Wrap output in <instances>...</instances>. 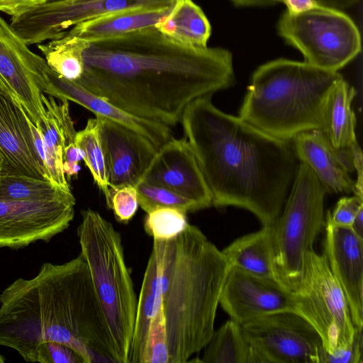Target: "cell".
<instances>
[{
  "label": "cell",
  "instance_id": "1",
  "mask_svg": "<svg viewBox=\"0 0 363 363\" xmlns=\"http://www.w3.org/2000/svg\"><path fill=\"white\" fill-rule=\"evenodd\" d=\"M73 38L84 65L75 82L130 115L169 127L192 101L235 83L228 50L185 46L155 27L91 42Z\"/></svg>",
  "mask_w": 363,
  "mask_h": 363
},
{
  "label": "cell",
  "instance_id": "2",
  "mask_svg": "<svg viewBox=\"0 0 363 363\" xmlns=\"http://www.w3.org/2000/svg\"><path fill=\"white\" fill-rule=\"evenodd\" d=\"M211 96L184 110L180 123L216 207L235 206L271 225L298 167L291 141L273 138L216 107Z\"/></svg>",
  "mask_w": 363,
  "mask_h": 363
},
{
  "label": "cell",
  "instance_id": "3",
  "mask_svg": "<svg viewBox=\"0 0 363 363\" xmlns=\"http://www.w3.org/2000/svg\"><path fill=\"white\" fill-rule=\"evenodd\" d=\"M73 348L85 363L117 362L113 340L89 267L80 254L44 263L33 278H19L0 294V346L30 362L42 342Z\"/></svg>",
  "mask_w": 363,
  "mask_h": 363
},
{
  "label": "cell",
  "instance_id": "4",
  "mask_svg": "<svg viewBox=\"0 0 363 363\" xmlns=\"http://www.w3.org/2000/svg\"><path fill=\"white\" fill-rule=\"evenodd\" d=\"M169 363H184L214 332L220 296L231 265L196 226L169 240H153Z\"/></svg>",
  "mask_w": 363,
  "mask_h": 363
},
{
  "label": "cell",
  "instance_id": "5",
  "mask_svg": "<svg viewBox=\"0 0 363 363\" xmlns=\"http://www.w3.org/2000/svg\"><path fill=\"white\" fill-rule=\"evenodd\" d=\"M338 72L306 62L278 58L259 66L239 110V117L277 139L291 141L298 134L320 130L323 109Z\"/></svg>",
  "mask_w": 363,
  "mask_h": 363
},
{
  "label": "cell",
  "instance_id": "6",
  "mask_svg": "<svg viewBox=\"0 0 363 363\" xmlns=\"http://www.w3.org/2000/svg\"><path fill=\"white\" fill-rule=\"evenodd\" d=\"M77 228L86 261L103 308L118 363H128L138 299L125 264L122 239L112 223L91 208Z\"/></svg>",
  "mask_w": 363,
  "mask_h": 363
},
{
  "label": "cell",
  "instance_id": "7",
  "mask_svg": "<svg viewBox=\"0 0 363 363\" xmlns=\"http://www.w3.org/2000/svg\"><path fill=\"white\" fill-rule=\"evenodd\" d=\"M326 194L311 169L300 162L283 212L271 225L279 280L294 292L301 281L303 257L325 225Z\"/></svg>",
  "mask_w": 363,
  "mask_h": 363
},
{
  "label": "cell",
  "instance_id": "8",
  "mask_svg": "<svg viewBox=\"0 0 363 363\" xmlns=\"http://www.w3.org/2000/svg\"><path fill=\"white\" fill-rule=\"evenodd\" d=\"M277 31L303 55L304 62L328 71L338 72L361 52L360 33L352 18L323 5L296 13L285 11Z\"/></svg>",
  "mask_w": 363,
  "mask_h": 363
},
{
  "label": "cell",
  "instance_id": "9",
  "mask_svg": "<svg viewBox=\"0 0 363 363\" xmlns=\"http://www.w3.org/2000/svg\"><path fill=\"white\" fill-rule=\"evenodd\" d=\"M295 293L301 315L318 331L328 353L352 342L357 328L324 254L316 253L313 248L306 253L301 281Z\"/></svg>",
  "mask_w": 363,
  "mask_h": 363
},
{
  "label": "cell",
  "instance_id": "10",
  "mask_svg": "<svg viewBox=\"0 0 363 363\" xmlns=\"http://www.w3.org/2000/svg\"><path fill=\"white\" fill-rule=\"evenodd\" d=\"M255 363H322L325 350L315 328L302 315L281 311L240 325Z\"/></svg>",
  "mask_w": 363,
  "mask_h": 363
},
{
  "label": "cell",
  "instance_id": "11",
  "mask_svg": "<svg viewBox=\"0 0 363 363\" xmlns=\"http://www.w3.org/2000/svg\"><path fill=\"white\" fill-rule=\"evenodd\" d=\"M174 0H62L46 2L14 18L10 26L27 45L57 40L81 23L134 9L170 8Z\"/></svg>",
  "mask_w": 363,
  "mask_h": 363
},
{
  "label": "cell",
  "instance_id": "12",
  "mask_svg": "<svg viewBox=\"0 0 363 363\" xmlns=\"http://www.w3.org/2000/svg\"><path fill=\"white\" fill-rule=\"evenodd\" d=\"M75 203V199H0V248L19 249L38 240L48 242L69 227Z\"/></svg>",
  "mask_w": 363,
  "mask_h": 363
},
{
  "label": "cell",
  "instance_id": "13",
  "mask_svg": "<svg viewBox=\"0 0 363 363\" xmlns=\"http://www.w3.org/2000/svg\"><path fill=\"white\" fill-rule=\"evenodd\" d=\"M45 60L30 51L0 15V80L19 101L39 128L45 120L42 100Z\"/></svg>",
  "mask_w": 363,
  "mask_h": 363
},
{
  "label": "cell",
  "instance_id": "14",
  "mask_svg": "<svg viewBox=\"0 0 363 363\" xmlns=\"http://www.w3.org/2000/svg\"><path fill=\"white\" fill-rule=\"evenodd\" d=\"M219 304L240 325L253 318L281 311L301 315L297 294L280 282L231 267Z\"/></svg>",
  "mask_w": 363,
  "mask_h": 363
},
{
  "label": "cell",
  "instance_id": "15",
  "mask_svg": "<svg viewBox=\"0 0 363 363\" xmlns=\"http://www.w3.org/2000/svg\"><path fill=\"white\" fill-rule=\"evenodd\" d=\"M109 189L135 186L143 179L157 148L147 138L128 126L96 117Z\"/></svg>",
  "mask_w": 363,
  "mask_h": 363
},
{
  "label": "cell",
  "instance_id": "16",
  "mask_svg": "<svg viewBox=\"0 0 363 363\" xmlns=\"http://www.w3.org/2000/svg\"><path fill=\"white\" fill-rule=\"evenodd\" d=\"M141 181L192 200L201 209L213 206L211 194L185 138H172L162 145Z\"/></svg>",
  "mask_w": 363,
  "mask_h": 363
},
{
  "label": "cell",
  "instance_id": "17",
  "mask_svg": "<svg viewBox=\"0 0 363 363\" xmlns=\"http://www.w3.org/2000/svg\"><path fill=\"white\" fill-rule=\"evenodd\" d=\"M324 255L348 304L352 322L363 328V239L325 215Z\"/></svg>",
  "mask_w": 363,
  "mask_h": 363
},
{
  "label": "cell",
  "instance_id": "18",
  "mask_svg": "<svg viewBox=\"0 0 363 363\" xmlns=\"http://www.w3.org/2000/svg\"><path fill=\"white\" fill-rule=\"evenodd\" d=\"M30 122L23 106L0 80V151L4 158L2 174L48 180L36 152Z\"/></svg>",
  "mask_w": 363,
  "mask_h": 363
},
{
  "label": "cell",
  "instance_id": "19",
  "mask_svg": "<svg viewBox=\"0 0 363 363\" xmlns=\"http://www.w3.org/2000/svg\"><path fill=\"white\" fill-rule=\"evenodd\" d=\"M43 93L59 100L77 103L94 113L96 117L106 118L123 124L147 138L157 149L172 138L169 126L123 111L78 83L62 77L46 62L43 66Z\"/></svg>",
  "mask_w": 363,
  "mask_h": 363
},
{
  "label": "cell",
  "instance_id": "20",
  "mask_svg": "<svg viewBox=\"0 0 363 363\" xmlns=\"http://www.w3.org/2000/svg\"><path fill=\"white\" fill-rule=\"evenodd\" d=\"M291 143L296 159L311 169L327 193H354L352 150L335 148L320 130L301 133Z\"/></svg>",
  "mask_w": 363,
  "mask_h": 363
},
{
  "label": "cell",
  "instance_id": "21",
  "mask_svg": "<svg viewBox=\"0 0 363 363\" xmlns=\"http://www.w3.org/2000/svg\"><path fill=\"white\" fill-rule=\"evenodd\" d=\"M45 109V120L38 128L43 136L46 150V167L50 180L65 191H71L63 169L64 150L77 145V131L69 113L67 100L57 103L54 97L42 95Z\"/></svg>",
  "mask_w": 363,
  "mask_h": 363
},
{
  "label": "cell",
  "instance_id": "22",
  "mask_svg": "<svg viewBox=\"0 0 363 363\" xmlns=\"http://www.w3.org/2000/svg\"><path fill=\"white\" fill-rule=\"evenodd\" d=\"M171 7L126 10L111 13L77 24L66 34L88 42L119 37L155 27Z\"/></svg>",
  "mask_w": 363,
  "mask_h": 363
},
{
  "label": "cell",
  "instance_id": "23",
  "mask_svg": "<svg viewBox=\"0 0 363 363\" xmlns=\"http://www.w3.org/2000/svg\"><path fill=\"white\" fill-rule=\"evenodd\" d=\"M355 93L354 88L342 79L330 91L325 104L320 130L338 150H352L358 145L352 108Z\"/></svg>",
  "mask_w": 363,
  "mask_h": 363
},
{
  "label": "cell",
  "instance_id": "24",
  "mask_svg": "<svg viewBox=\"0 0 363 363\" xmlns=\"http://www.w3.org/2000/svg\"><path fill=\"white\" fill-rule=\"evenodd\" d=\"M222 252L231 267L280 282L274 263L271 225L236 239Z\"/></svg>",
  "mask_w": 363,
  "mask_h": 363
},
{
  "label": "cell",
  "instance_id": "25",
  "mask_svg": "<svg viewBox=\"0 0 363 363\" xmlns=\"http://www.w3.org/2000/svg\"><path fill=\"white\" fill-rule=\"evenodd\" d=\"M155 28L174 42L196 48L207 47L211 35L208 19L192 0H174L169 13Z\"/></svg>",
  "mask_w": 363,
  "mask_h": 363
},
{
  "label": "cell",
  "instance_id": "26",
  "mask_svg": "<svg viewBox=\"0 0 363 363\" xmlns=\"http://www.w3.org/2000/svg\"><path fill=\"white\" fill-rule=\"evenodd\" d=\"M160 310V298L157 265L155 256L151 253L138 300L128 363H140L150 322Z\"/></svg>",
  "mask_w": 363,
  "mask_h": 363
},
{
  "label": "cell",
  "instance_id": "27",
  "mask_svg": "<svg viewBox=\"0 0 363 363\" xmlns=\"http://www.w3.org/2000/svg\"><path fill=\"white\" fill-rule=\"evenodd\" d=\"M201 362L255 363L252 348L240 325L230 319L218 330H214L204 347Z\"/></svg>",
  "mask_w": 363,
  "mask_h": 363
},
{
  "label": "cell",
  "instance_id": "28",
  "mask_svg": "<svg viewBox=\"0 0 363 363\" xmlns=\"http://www.w3.org/2000/svg\"><path fill=\"white\" fill-rule=\"evenodd\" d=\"M0 199L13 201H65L75 199L52 182L24 175L2 174L0 178Z\"/></svg>",
  "mask_w": 363,
  "mask_h": 363
},
{
  "label": "cell",
  "instance_id": "29",
  "mask_svg": "<svg viewBox=\"0 0 363 363\" xmlns=\"http://www.w3.org/2000/svg\"><path fill=\"white\" fill-rule=\"evenodd\" d=\"M75 143L81 151L82 160L89 168L94 182L104 194L108 205L109 185L96 117L89 118L84 128L77 132Z\"/></svg>",
  "mask_w": 363,
  "mask_h": 363
},
{
  "label": "cell",
  "instance_id": "30",
  "mask_svg": "<svg viewBox=\"0 0 363 363\" xmlns=\"http://www.w3.org/2000/svg\"><path fill=\"white\" fill-rule=\"evenodd\" d=\"M38 48L48 67L62 77L77 82L82 76L83 62L74 38L65 34L47 44H38Z\"/></svg>",
  "mask_w": 363,
  "mask_h": 363
},
{
  "label": "cell",
  "instance_id": "31",
  "mask_svg": "<svg viewBox=\"0 0 363 363\" xmlns=\"http://www.w3.org/2000/svg\"><path fill=\"white\" fill-rule=\"evenodd\" d=\"M135 188L138 205L146 213L159 208H174L186 213L201 210L195 201L164 187L140 181Z\"/></svg>",
  "mask_w": 363,
  "mask_h": 363
},
{
  "label": "cell",
  "instance_id": "32",
  "mask_svg": "<svg viewBox=\"0 0 363 363\" xmlns=\"http://www.w3.org/2000/svg\"><path fill=\"white\" fill-rule=\"evenodd\" d=\"M186 214V212L174 208H156L147 213L144 229L153 240H172L188 225Z\"/></svg>",
  "mask_w": 363,
  "mask_h": 363
},
{
  "label": "cell",
  "instance_id": "33",
  "mask_svg": "<svg viewBox=\"0 0 363 363\" xmlns=\"http://www.w3.org/2000/svg\"><path fill=\"white\" fill-rule=\"evenodd\" d=\"M140 363H169L165 324L161 310L150 322Z\"/></svg>",
  "mask_w": 363,
  "mask_h": 363
},
{
  "label": "cell",
  "instance_id": "34",
  "mask_svg": "<svg viewBox=\"0 0 363 363\" xmlns=\"http://www.w3.org/2000/svg\"><path fill=\"white\" fill-rule=\"evenodd\" d=\"M107 206L113 211L118 221H130L139 206L135 186L124 185L109 189V202Z\"/></svg>",
  "mask_w": 363,
  "mask_h": 363
},
{
  "label": "cell",
  "instance_id": "35",
  "mask_svg": "<svg viewBox=\"0 0 363 363\" xmlns=\"http://www.w3.org/2000/svg\"><path fill=\"white\" fill-rule=\"evenodd\" d=\"M29 362L85 363L80 354L73 348L55 341L40 343L32 354Z\"/></svg>",
  "mask_w": 363,
  "mask_h": 363
},
{
  "label": "cell",
  "instance_id": "36",
  "mask_svg": "<svg viewBox=\"0 0 363 363\" xmlns=\"http://www.w3.org/2000/svg\"><path fill=\"white\" fill-rule=\"evenodd\" d=\"M362 329L356 328L352 342L332 353L325 351L322 363H362Z\"/></svg>",
  "mask_w": 363,
  "mask_h": 363
},
{
  "label": "cell",
  "instance_id": "37",
  "mask_svg": "<svg viewBox=\"0 0 363 363\" xmlns=\"http://www.w3.org/2000/svg\"><path fill=\"white\" fill-rule=\"evenodd\" d=\"M363 208V199L354 195L343 197L336 204L333 213L330 212L331 222L337 226L350 228L358 211Z\"/></svg>",
  "mask_w": 363,
  "mask_h": 363
},
{
  "label": "cell",
  "instance_id": "38",
  "mask_svg": "<svg viewBox=\"0 0 363 363\" xmlns=\"http://www.w3.org/2000/svg\"><path fill=\"white\" fill-rule=\"evenodd\" d=\"M237 7H264L277 4L275 0H229ZM359 0H317L323 5L343 11L355 5Z\"/></svg>",
  "mask_w": 363,
  "mask_h": 363
},
{
  "label": "cell",
  "instance_id": "39",
  "mask_svg": "<svg viewBox=\"0 0 363 363\" xmlns=\"http://www.w3.org/2000/svg\"><path fill=\"white\" fill-rule=\"evenodd\" d=\"M48 2V0H0V11L17 18Z\"/></svg>",
  "mask_w": 363,
  "mask_h": 363
},
{
  "label": "cell",
  "instance_id": "40",
  "mask_svg": "<svg viewBox=\"0 0 363 363\" xmlns=\"http://www.w3.org/2000/svg\"><path fill=\"white\" fill-rule=\"evenodd\" d=\"M352 155L354 170H356L357 173V181L354 182V194L363 199V155L359 144L352 150Z\"/></svg>",
  "mask_w": 363,
  "mask_h": 363
},
{
  "label": "cell",
  "instance_id": "41",
  "mask_svg": "<svg viewBox=\"0 0 363 363\" xmlns=\"http://www.w3.org/2000/svg\"><path fill=\"white\" fill-rule=\"evenodd\" d=\"M276 3H282L289 13H296L320 5L317 0H275Z\"/></svg>",
  "mask_w": 363,
  "mask_h": 363
},
{
  "label": "cell",
  "instance_id": "42",
  "mask_svg": "<svg viewBox=\"0 0 363 363\" xmlns=\"http://www.w3.org/2000/svg\"><path fill=\"white\" fill-rule=\"evenodd\" d=\"M350 229L360 238L363 239V208H362L354 218Z\"/></svg>",
  "mask_w": 363,
  "mask_h": 363
},
{
  "label": "cell",
  "instance_id": "43",
  "mask_svg": "<svg viewBox=\"0 0 363 363\" xmlns=\"http://www.w3.org/2000/svg\"><path fill=\"white\" fill-rule=\"evenodd\" d=\"M4 164V158L2 153L0 151V178H1V176L3 172Z\"/></svg>",
  "mask_w": 363,
  "mask_h": 363
},
{
  "label": "cell",
  "instance_id": "44",
  "mask_svg": "<svg viewBox=\"0 0 363 363\" xmlns=\"http://www.w3.org/2000/svg\"><path fill=\"white\" fill-rule=\"evenodd\" d=\"M5 362V358L0 354V363H4Z\"/></svg>",
  "mask_w": 363,
  "mask_h": 363
},
{
  "label": "cell",
  "instance_id": "45",
  "mask_svg": "<svg viewBox=\"0 0 363 363\" xmlns=\"http://www.w3.org/2000/svg\"><path fill=\"white\" fill-rule=\"evenodd\" d=\"M62 0H48V2H54V1H59Z\"/></svg>",
  "mask_w": 363,
  "mask_h": 363
}]
</instances>
